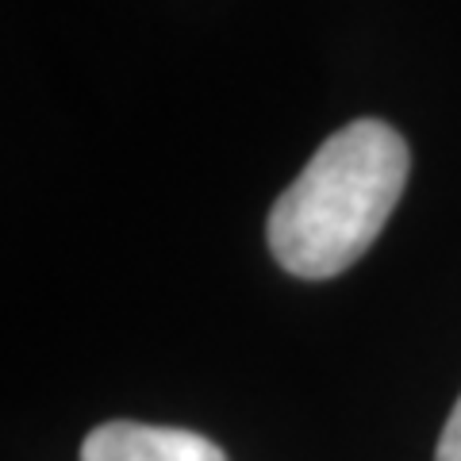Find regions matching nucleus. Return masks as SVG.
<instances>
[{
  "mask_svg": "<svg viewBox=\"0 0 461 461\" xmlns=\"http://www.w3.org/2000/svg\"><path fill=\"white\" fill-rule=\"evenodd\" d=\"M435 461H461V396H457V403H454L450 420H446V427H442Z\"/></svg>",
  "mask_w": 461,
  "mask_h": 461,
  "instance_id": "nucleus-3",
  "label": "nucleus"
},
{
  "mask_svg": "<svg viewBox=\"0 0 461 461\" xmlns=\"http://www.w3.org/2000/svg\"><path fill=\"white\" fill-rule=\"evenodd\" d=\"M81 461H227L212 438L185 427H150L112 420L89 430Z\"/></svg>",
  "mask_w": 461,
  "mask_h": 461,
  "instance_id": "nucleus-2",
  "label": "nucleus"
},
{
  "mask_svg": "<svg viewBox=\"0 0 461 461\" xmlns=\"http://www.w3.org/2000/svg\"><path fill=\"white\" fill-rule=\"evenodd\" d=\"M408 142L384 120H354L323 139L269 212V250L293 277L327 281L362 258L408 185Z\"/></svg>",
  "mask_w": 461,
  "mask_h": 461,
  "instance_id": "nucleus-1",
  "label": "nucleus"
}]
</instances>
